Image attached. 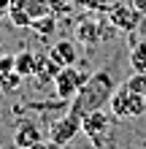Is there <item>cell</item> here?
Masks as SVG:
<instances>
[{"instance_id":"6da1fadb","label":"cell","mask_w":146,"mask_h":149,"mask_svg":"<svg viewBox=\"0 0 146 149\" xmlns=\"http://www.w3.org/2000/svg\"><path fill=\"white\" fill-rule=\"evenodd\" d=\"M116 92V84H114V76L108 71H98V73H89V79L84 81V87L76 92V98L71 103V114H76L79 119H84L87 114L98 111V109H106L111 103V95Z\"/></svg>"},{"instance_id":"7a4b0ae2","label":"cell","mask_w":146,"mask_h":149,"mask_svg":"<svg viewBox=\"0 0 146 149\" xmlns=\"http://www.w3.org/2000/svg\"><path fill=\"white\" fill-rule=\"evenodd\" d=\"M108 106H111V114H114L116 119H135V117H141L146 111V95L122 87V90H116L111 95Z\"/></svg>"},{"instance_id":"3957f363","label":"cell","mask_w":146,"mask_h":149,"mask_svg":"<svg viewBox=\"0 0 146 149\" xmlns=\"http://www.w3.org/2000/svg\"><path fill=\"white\" fill-rule=\"evenodd\" d=\"M89 79V73H81L76 65H68V68H60L57 76H54V92L60 100H73L76 92L84 87V81Z\"/></svg>"},{"instance_id":"277c9868","label":"cell","mask_w":146,"mask_h":149,"mask_svg":"<svg viewBox=\"0 0 146 149\" xmlns=\"http://www.w3.org/2000/svg\"><path fill=\"white\" fill-rule=\"evenodd\" d=\"M106 11H108L111 27H116L119 33H135L138 24H141V19H143V14L133 3H111Z\"/></svg>"},{"instance_id":"5b68a950","label":"cell","mask_w":146,"mask_h":149,"mask_svg":"<svg viewBox=\"0 0 146 149\" xmlns=\"http://www.w3.org/2000/svg\"><path fill=\"white\" fill-rule=\"evenodd\" d=\"M76 133H81V119L76 117V114L68 111L65 117H60L57 122H51V127H49V141H54L57 146H65V144H71Z\"/></svg>"},{"instance_id":"8992f818","label":"cell","mask_w":146,"mask_h":149,"mask_svg":"<svg viewBox=\"0 0 146 149\" xmlns=\"http://www.w3.org/2000/svg\"><path fill=\"white\" fill-rule=\"evenodd\" d=\"M108 127H111V117L103 109L92 111V114H87V117L81 119V133L87 136L89 141H95V144L103 141V136L108 133Z\"/></svg>"},{"instance_id":"52a82bcc","label":"cell","mask_w":146,"mask_h":149,"mask_svg":"<svg viewBox=\"0 0 146 149\" xmlns=\"http://www.w3.org/2000/svg\"><path fill=\"white\" fill-rule=\"evenodd\" d=\"M24 11L30 16V24L41 16H54L65 11V0H24Z\"/></svg>"},{"instance_id":"ba28073f","label":"cell","mask_w":146,"mask_h":149,"mask_svg":"<svg viewBox=\"0 0 146 149\" xmlns=\"http://www.w3.org/2000/svg\"><path fill=\"white\" fill-rule=\"evenodd\" d=\"M41 138H44L41 136V127L33 119H22L19 125H16V130H14V144L19 149H30L33 144H38Z\"/></svg>"},{"instance_id":"9c48e42d","label":"cell","mask_w":146,"mask_h":149,"mask_svg":"<svg viewBox=\"0 0 146 149\" xmlns=\"http://www.w3.org/2000/svg\"><path fill=\"white\" fill-rule=\"evenodd\" d=\"M49 57L54 60L60 68H68V65H76V63H79V49H76L73 41H57L54 46L49 49Z\"/></svg>"},{"instance_id":"30bf717a","label":"cell","mask_w":146,"mask_h":149,"mask_svg":"<svg viewBox=\"0 0 146 149\" xmlns=\"http://www.w3.org/2000/svg\"><path fill=\"white\" fill-rule=\"evenodd\" d=\"M76 41L84 46H95L103 41V27L98 24V19H81L76 24Z\"/></svg>"},{"instance_id":"8fae6325","label":"cell","mask_w":146,"mask_h":149,"mask_svg":"<svg viewBox=\"0 0 146 149\" xmlns=\"http://www.w3.org/2000/svg\"><path fill=\"white\" fill-rule=\"evenodd\" d=\"M14 57H16L14 71L19 73L22 79L35 76V68H38V54H33V52H19V54H14Z\"/></svg>"},{"instance_id":"7c38bea8","label":"cell","mask_w":146,"mask_h":149,"mask_svg":"<svg viewBox=\"0 0 146 149\" xmlns=\"http://www.w3.org/2000/svg\"><path fill=\"white\" fill-rule=\"evenodd\" d=\"M60 71V65L51 60L49 54H38V68H35V79L41 84H46V81H54V76Z\"/></svg>"},{"instance_id":"4fadbf2b","label":"cell","mask_w":146,"mask_h":149,"mask_svg":"<svg viewBox=\"0 0 146 149\" xmlns=\"http://www.w3.org/2000/svg\"><path fill=\"white\" fill-rule=\"evenodd\" d=\"M130 65H133V71L146 73V41H141V43H135V46H133V52H130Z\"/></svg>"},{"instance_id":"5bb4252c","label":"cell","mask_w":146,"mask_h":149,"mask_svg":"<svg viewBox=\"0 0 146 149\" xmlns=\"http://www.w3.org/2000/svg\"><path fill=\"white\" fill-rule=\"evenodd\" d=\"M22 87V76L16 73V71H8V73H0V92H6V95H11L16 92Z\"/></svg>"},{"instance_id":"9a60e30c","label":"cell","mask_w":146,"mask_h":149,"mask_svg":"<svg viewBox=\"0 0 146 149\" xmlns=\"http://www.w3.org/2000/svg\"><path fill=\"white\" fill-rule=\"evenodd\" d=\"M30 27H33V30H38V36H41V38H46L49 33L57 27V22H54V16H41V19H35Z\"/></svg>"},{"instance_id":"2e32d148","label":"cell","mask_w":146,"mask_h":149,"mask_svg":"<svg viewBox=\"0 0 146 149\" xmlns=\"http://www.w3.org/2000/svg\"><path fill=\"white\" fill-rule=\"evenodd\" d=\"M127 90H133V92H141V95H146V73H138L135 71V76H130L127 79Z\"/></svg>"},{"instance_id":"e0dca14e","label":"cell","mask_w":146,"mask_h":149,"mask_svg":"<svg viewBox=\"0 0 146 149\" xmlns=\"http://www.w3.org/2000/svg\"><path fill=\"white\" fill-rule=\"evenodd\" d=\"M14 65H16V57H11V54H3V57H0V73L14 71Z\"/></svg>"},{"instance_id":"ac0fdd59","label":"cell","mask_w":146,"mask_h":149,"mask_svg":"<svg viewBox=\"0 0 146 149\" xmlns=\"http://www.w3.org/2000/svg\"><path fill=\"white\" fill-rule=\"evenodd\" d=\"M84 6H87L89 11H106L111 3H108V0H84Z\"/></svg>"},{"instance_id":"d6986e66","label":"cell","mask_w":146,"mask_h":149,"mask_svg":"<svg viewBox=\"0 0 146 149\" xmlns=\"http://www.w3.org/2000/svg\"><path fill=\"white\" fill-rule=\"evenodd\" d=\"M30 149H57V144H54V141H44V138H41V141L33 144Z\"/></svg>"},{"instance_id":"ffe728a7","label":"cell","mask_w":146,"mask_h":149,"mask_svg":"<svg viewBox=\"0 0 146 149\" xmlns=\"http://www.w3.org/2000/svg\"><path fill=\"white\" fill-rule=\"evenodd\" d=\"M133 6L138 8V11H141L143 16H146V0H133Z\"/></svg>"},{"instance_id":"44dd1931","label":"cell","mask_w":146,"mask_h":149,"mask_svg":"<svg viewBox=\"0 0 146 149\" xmlns=\"http://www.w3.org/2000/svg\"><path fill=\"white\" fill-rule=\"evenodd\" d=\"M0 43H3V36H0Z\"/></svg>"}]
</instances>
